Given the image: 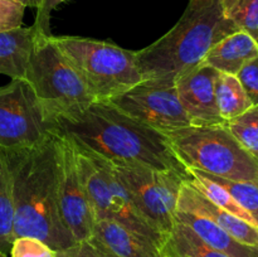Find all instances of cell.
<instances>
[{"label": "cell", "mask_w": 258, "mask_h": 257, "mask_svg": "<svg viewBox=\"0 0 258 257\" xmlns=\"http://www.w3.org/2000/svg\"><path fill=\"white\" fill-rule=\"evenodd\" d=\"M3 154L10 176L14 238L33 237L57 252L75 246L59 211V133L33 148Z\"/></svg>", "instance_id": "6da1fadb"}, {"label": "cell", "mask_w": 258, "mask_h": 257, "mask_svg": "<svg viewBox=\"0 0 258 257\" xmlns=\"http://www.w3.org/2000/svg\"><path fill=\"white\" fill-rule=\"evenodd\" d=\"M57 131L77 148L108 161L134 163L189 176L164 134L138 122L108 101L54 120Z\"/></svg>", "instance_id": "7a4b0ae2"}, {"label": "cell", "mask_w": 258, "mask_h": 257, "mask_svg": "<svg viewBox=\"0 0 258 257\" xmlns=\"http://www.w3.org/2000/svg\"><path fill=\"white\" fill-rule=\"evenodd\" d=\"M237 30L221 0H189L185 12L169 32L135 50L143 82L174 86L181 75L203 63L213 45Z\"/></svg>", "instance_id": "3957f363"}, {"label": "cell", "mask_w": 258, "mask_h": 257, "mask_svg": "<svg viewBox=\"0 0 258 257\" xmlns=\"http://www.w3.org/2000/svg\"><path fill=\"white\" fill-rule=\"evenodd\" d=\"M96 101H108L143 82L135 50L93 38L52 35Z\"/></svg>", "instance_id": "277c9868"}, {"label": "cell", "mask_w": 258, "mask_h": 257, "mask_svg": "<svg viewBox=\"0 0 258 257\" xmlns=\"http://www.w3.org/2000/svg\"><path fill=\"white\" fill-rule=\"evenodd\" d=\"M166 138L186 168L258 183V160L239 145L226 125L188 126L166 134Z\"/></svg>", "instance_id": "5b68a950"}, {"label": "cell", "mask_w": 258, "mask_h": 257, "mask_svg": "<svg viewBox=\"0 0 258 257\" xmlns=\"http://www.w3.org/2000/svg\"><path fill=\"white\" fill-rule=\"evenodd\" d=\"M25 81L52 120L75 115L96 102L85 81L54 44L52 34L37 33Z\"/></svg>", "instance_id": "8992f818"}, {"label": "cell", "mask_w": 258, "mask_h": 257, "mask_svg": "<svg viewBox=\"0 0 258 257\" xmlns=\"http://www.w3.org/2000/svg\"><path fill=\"white\" fill-rule=\"evenodd\" d=\"M66 138V136H64ZM78 170L96 219L117 222L134 233L153 242L161 249L165 237L156 231L139 212L130 193L105 158L77 148Z\"/></svg>", "instance_id": "52a82bcc"}, {"label": "cell", "mask_w": 258, "mask_h": 257, "mask_svg": "<svg viewBox=\"0 0 258 257\" xmlns=\"http://www.w3.org/2000/svg\"><path fill=\"white\" fill-rule=\"evenodd\" d=\"M110 163L139 212L166 238L175 224L179 191L189 176L170 170H158L141 164Z\"/></svg>", "instance_id": "ba28073f"}, {"label": "cell", "mask_w": 258, "mask_h": 257, "mask_svg": "<svg viewBox=\"0 0 258 257\" xmlns=\"http://www.w3.org/2000/svg\"><path fill=\"white\" fill-rule=\"evenodd\" d=\"M57 133L27 81L12 80L0 87V151L33 148Z\"/></svg>", "instance_id": "9c48e42d"}, {"label": "cell", "mask_w": 258, "mask_h": 257, "mask_svg": "<svg viewBox=\"0 0 258 257\" xmlns=\"http://www.w3.org/2000/svg\"><path fill=\"white\" fill-rule=\"evenodd\" d=\"M108 102L138 122L164 135L191 126L176 95L175 86L141 82Z\"/></svg>", "instance_id": "30bf717a"}, {"label": "cell", "mask_w": 258, "mask_h": 257, "mask_svg": "<svg viewBox=\"0 0 258 257\" xmlns=\"http://www.w3.org/2000/svg\"><path fill=\"white\" fill-rule=\"evenodd\" d=\"M59 211L66 228L76 242L88 241L95 226V214L88 199L73 144L59 134Z\"/></svg>", "instance_id": "8fae6325"}, {"label": "cell", "mask_w": 258, "mask_h": 257, "mask_svg": "<svg viewBox=\"0 0 258 257\" xmlns=\"http://www.w3.org/2000/svg\"><path fill=\"white\" fill-rule=\"evenodd\" d=\"M218 71L206 65L188 71L175 81L176 95L191 126L224 125L216 101V78Z\"/></svg>", "instance_id": "7c38bea8"}, {"label": "cell", "mask_w": 258, "mask_h": 257, "mask_svg": "<svg viewBox=\"0 0 258 257\" xmlns=\"http://www.w3.org/2000/svg\"><path fill=\"white\" fill-rule=\"evenodd\" d=\"M176 211L189 212V213L206 217L242 243L258 246V227L216 206L201 191L197 190L189 183L188 179L184 181L179 191Z\"/></svg>", "instance_id": "4fadbf2b"}, {"label": "cell", "mask_w": 258, "mask_h": 257, "mask_svg": "<svg viewBox=\"0 0 258 257\" xmlns=\"http://www.w3.org/2000/svg\"><path fill=\"white\" fill-rule=\"evenodd\" d=\"M88 241L113 257H163L156 244L110 219H96Z\"/></svg>", "instance_id": "5bb4252c"}, {"label": "cell", "mask_w": 258, "mask_h": 257, "mask_svg": "<svg viewBox=\"0 0 258 257\" xmlns=\"http://www.w3.org/2000/svg\"><path fill=\"white\" fill-rule=\"evenodd\" d=\"M257 55L258 43L247 33L237 30L213 45L202 65L209 66L219 73L236 76Z\"/></svg>", "instance_id": "9a60e30c"}, {"label": "cell", "mask_w": 258, "mask_h": 257, "mask_svg": "<svg viewBox=\"0 0 258 257\" xmlns=\"http://www.w3.org/2000/svg\"><path fill=\"white\" fill-rule=\"evenodd\" d=\"M37 32L33 27L0 32V75L25 80Z\"/></svg>", "instance_id": "2e32d148"}, {"label": "cell", "mask_w": 258, "mask_h": 257, "mask_svg": "<svg viewBox=\"0 0 258 257\" xmlns=\"http://www.w3.org/2000/svg\"><path fill=\"white\" fill-rule=\"evenodd\" d=\"M175 221L188 226L208 246L229 257H258V246L239 242L206 217L189 212H175Z\"/></svg>", "instance_id": "e0dca14e"}, {"label": "cell", "mask_w": 258, "mask_h": 257, "mask_svg": "<svg viewBox=\"0 0 258 257\" xmlns=\"http://www.w3.org/2000/svg\"><path fill=\"white\" fill-rule=\"evenodd\" d=\"M163 257H229L199 238L188 226L175 221L161 247Z\"/></svg>", "instance_id": "ac0fdd59"}, {"label": "cell", "mask_w": 258, "mask_h": 257, "mask_svg": "<svg viewBox=\"0 0 258 257\" xmlns=\"http://www.w3.org/2000/svg\"><path fill=\"white\" fill-rule=\"evenodd\" d=\"M216 101L219 115L224 122L233 120L252 107L248 96L234 75L218 73L216 78Z\"/></svg>", "instance_id": "d6986e66"}, {"label": "cell", "mask_w": 258, "mask_h": 257, "mask_svg": "<svg viewBox=\"0 0 258 257\" xmlns=\"http://www.w3.org/2000/svg\"><path fill=\"white\" fill-rule=\"evenodd\" d=\"M14 241V209H13L10 176L4 154L0 151V254L9 256Z\"/></svg>", "instance_id": "ffe728a7"}, {"label": "cell", "mask_w": 258, "mask_h": 257, "mask_svg": "<svg viewBox=\"0 0 258 257\" xmlns=\"http://www.w3.org/2000/svg\"><path fill=\"white\" fill-rule=\"evenodd\" d=\"M224 125L239 145L258 160V106H252Z\"/></svg>", "instance_id": "44dd1931"}, {"label": "cell", "mask_w": 258, "mask_h": 257, "mask_svg": "<svg viewBox=\"0 0 258 257\" xmlns=\"http://www.w3.org/2000/svg\"><path fill=\"white\" fill-rule=\"evenodd\" d=\"M206 174L209 179L223 186L234 201L254 219L258 226V183L253 181H237L229 179L219 178V176Z\"/></svg>", "instance_id": "7402d4cb"}, {"label": "cell", "mask_w": 258, "mask_h": 257, "mask_svg": "<svg viewBox=\"0 0 258 257\" xmlns=\"http://www.w3.org/2000/svg\"><path fill=\"white\" fill-rule=\"evenodd\" d=\"M227 17L238 30L249 34L258 43V0H238Z\"/></svg>", "instance_id": "603a6c76"}, {"label": "cell", "mask_w": 258, "mask_h": 257, "mask_svg": "<svg viewBox=\"0 0 258 257\" xmlns=\"http://www.w3.org/2000/svg\"><path fill=\"white\" fill-rule=\"evenodd\" d=\"M10 257H57V251L40 239L33 237H17L13 241Z\"/></svg>", "instance_id": "cb8c5ba5"}, {"label": "cell", "mask_w": 258, "mask_h": 257, "mask_svg": "<svg viewBox=\"0 0 258 257\" xmlns=\"http://www.w3.org/2000/svg\"><path fill=\"white\" fill-rule=\"evenodd\" d=\"M27 7L15 0H0V32L22 27Z\"/></svg>", "instance_id": "d4e9b609"}, {"label": "cell", "mask_w": 258, "mask_h": 257, "mask_svg": "<svg viewBox=\"0 0 258 257\" xmlns=\"http://www.w3.org/2000/svg\"><path fill=\"white\" fill-rule=\"evenodd\" d=\"M236 76L252 106H258V55L246 63Z\"/></svg>", "instance_id": "484cf974"}, {"label": "cell", "mask_w": 258, "mask_h": 257, "mask_svg": "<svg viewBox=\"0 0 258 257\" xmlns=\"http://www.w3.org/2000/svg\"><path fill=\"white\" fill-rule=\"evenodd\" d=\"M64 2H67V0H42L39 8L37 9L34 24L32 25L38 34L50 35V14L58 5Z\"/></svg>", "instance_id": "4316f807"}, {"label": "cell", "mask_w": 258, "mask_h": 257, "mask_svg": "<svg viewBox=\"0 0 258 257\" xmlns=\"http://www.w3.org/2000/svg\"><path fill=\"white\" fill-rule=\"evenodd\" d=\"M57 257H113L112 254L102 251L90 241L77 242L75 246L57 252Z\"/></svg>", "instance_id": "83f0119b"}, {"label": "cell", "mask_w": 258, "mask_h": 257, "mask_svg": "<svg viewBox=\"0 0 258 257\" xmlns=\"http://www.w3.org/2000/svg\"><path fill=\"white\" fill-rule=\"evenodd\" d=\"M15 2L22 3V4L25 5L27 8H35V9H38L40 3H42V0H15Z\"/></svg>", "instance_id": "f1b7e54d"}, {"label": "cell", "mask_w": 258, "mask_h": 257, "mask_svg": "<svg viewBox=\"0 0 258 257\" xmlns=\"http://www.w3.org/2000/svg\"><path fill=\"white\" fill-rule=\"evenodd\" d=\"M237 2H238V0H221L222 5H223V8H224V12H226V14L229 12V10H231V8L233 7V5L236 4Z\"/></svg>", "instance_id": "f546056e"}, {"label": "cell", "mask_w": 258, "mask_h": 257, "mask_svg": "<svg viewBox=\"0 0 258 257\" xmlns=\"http://www.w3.org/2000/svg\"><path fill=\"white\" fill-rule=\"evenodd\" d=\"M0 257H8V256H5V254H0Z\"/></svg>", "instance_id": "4dcf8cb0"}]
</instances>
